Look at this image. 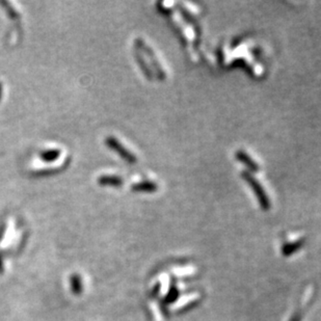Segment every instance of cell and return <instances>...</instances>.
<instances>
[{
  "mask_svg": "<svg viewBox=\"0 0 321 321\" xmlns=\"http://www.w3.org/2000/svg\"><path fill=\"white\" fill-rule=\"evenodd\" d=\"M242 178L245 179L246 181H248V183H250V185L253 188L255 194L257 195L259 203L262 206V208L265 209V210H267L269 208V206H270L268 196L266 195V193H265L263 187L260 185L258 180L255 179L250 173H247V172L242 173Z\"/></svg>",
  "mask_w": 321,
  "mask_h": 321,
  "instance_id": "1",
  "label": "cell"
},
{
  "mask_svg": "<svg viewBox=\"0 0 321 321\" xmlns=\"http://www.w3.org/2000/svg\"><path fill=\"white\" fill-rule=\"evenodd\" d=\"M236 158L242 162L243 164H246L249 169H251L254 172H258L259 171V165L257 162H255L249 154L243 151H238L236 153Z\"/></svg>",
  "mask_w": 321,
  "mask_h": 321,
  "instance_id": "2",
  "label": "cell"
},
{
  "mask_svg": "<svg viewBox=\"0 0 321 321\" xmlns=\"http://www.w3.org/2000/svg\"><path fill=\"white\" fill-rule=\"evenodd\" d=\"M109 145L112 146L113 148H115V149H116V150H117V151L122 155V156H123L126 160H128L129 162H134V161L136 160L134 155H133V154H131L130 152H128L124 147L122 148V146H121L120 143L118 142V140H116V139H112V140L109 141Z\"/></svg>",
  "mask_w": 321,
  "mask_h": 321,
  "instance_id": "3",
  "label": "cell"
},
{
  "mask_svg": "<svg viewBox=\"0 0 321 321\" xmlns=\"http://www.w3.org/2000/svg\"><path fill=\"white\" fill-rule=\"evenodd\" d=\"M133 190L136 192H146V193H152L157 190V184L154 182H141L133 186Z\"/></svg>",
  "mask_w": 321,
  "mask_h": 321,
  "instance_id": "4",
  "label": "cell"
},
{
  "mask_svg": "<svg viewBox=\"0 0 321 321\" xmlns=\"http://www.w3.org/2000/svg\"><path fill=\"white\" fill-rule=\"evenodd\" d=\"M55 156H58V152L57 151H48V152L43 154V158L45 159V160L54 159Z\"/></svg>",
  "mask_w": 321,
  "mask_h": 321,
  "instance_id": "5",
  "label": "cell"
}]
</instances>
